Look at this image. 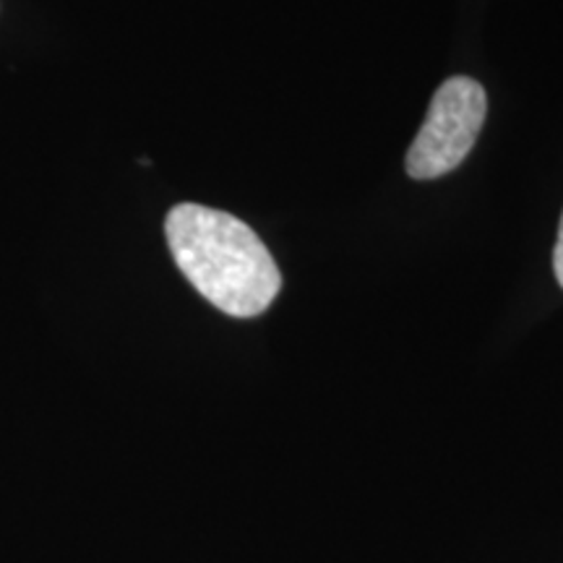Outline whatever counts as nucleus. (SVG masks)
<instances>
[{"instance_id":"nucleus-2","label":"nucleus","mask_w":563,"mask_h":563,"mask_svg":"<svg viewBox=\"0 0 563 563\" xmlns=\"http://www.w3.org/2000/svg\"><path fill=\"white\" fill-rule=\"evenodd\" d=\"M488 115V95L470 76H452L435 89L426 123L407 152L412 180H435L467 159Z\"/></svg>"},{"instance_id":"nucleus-3","label":"nucleus","mask_w":563,"mask_h":563,"mask_svg":"<svg viewBox=\"0 0 563 563\" xmlns=\"http://www.w3.org/2000/svg\"><path fill=\"white\" fill-rule=\"evenodd\" d=\"M553 272L559 285L563 287V214H561V224H559V241H555L553 249Z\"/></svg>"},{"instance_id":"nucleus-1","label":"nucleus","mask_w":563,"mask_h":563,"mask_svg":"<svg viewBox=\"0 0 563 563\" xmlns=\"http://www.w3.org/2000/svg\"><path fill=\"white\" fill-rule=\"evenodd\" d=\"M170 253L217 311L232 319H256L277 300L282 274L262 238L228 211L178 203L165 220Z\"/></svg>"}]
</instances>
